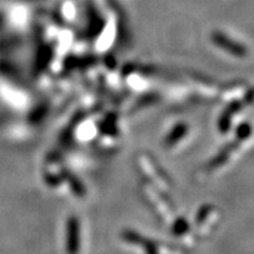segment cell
Returning <instances> with one entry per match:
<instances>
[{
    "mask_svg": "<svg viewBox=\"0 0 254 254\" xmlns=\"http://www.w3.org/2000/svg\"><path fill=\"white\" fill-rule=\"evenodd\" d=\"M80 248V228L79 221L71 217L66 223V253L78 254Z\"/></svg>",
    "mask_w": 254,
    "mask_h": 254,
    "instance_id": "6da1fadb",
    "label": "cell"
},
{
    "mask_svg": "<svg viewBox=\"0 0 254 254\" xmlns=\"http://www.w3.org/2000/svg\"><path fill=\"white\" fill-rule=\"evenodd\" d=\"M213 39H214L215 44H218L219 47L224 48L226 51L231 52L232 55H238V56H245L247 55V50L243 46L238 44L236 42H232L227 37L222 35V34H214Z\"/></svg>",
    "mask_w": 254,
    "mask_h": 254,
    "instance_id": "7a4b0ae2",
    "label": "cell"
}]
</instances>
